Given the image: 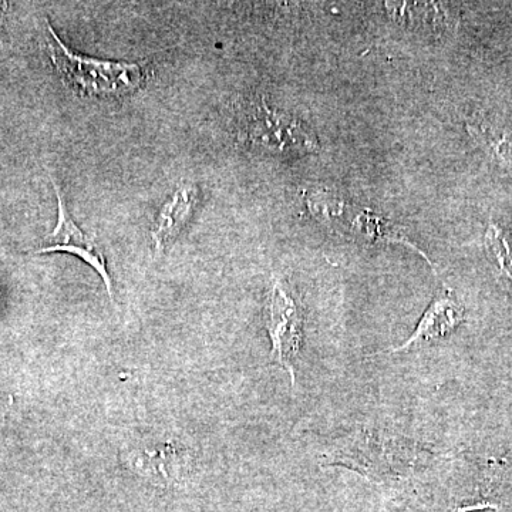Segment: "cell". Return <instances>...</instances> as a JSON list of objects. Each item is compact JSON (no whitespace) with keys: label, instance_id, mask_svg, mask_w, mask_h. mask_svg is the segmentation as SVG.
Segmentation results:
<instances>
[{"label":"cell","instance_id":"obj_1","mask_svg":"<svg viewBox=\"0 0 512 512\" xmlns=\"http://www.w3.org/2000/svg\"><path fill=\"white\" fill-rule=\"evenodd\" d=\"M47 33L50 59L64 82L79 93L120 96L134 92L146 80V67L143 64L109 62L76 55L64 45L50 23H47Z\"/></svg>","mask_w":512,"mask_h":512},{"label":"cell","instance_id":"obj_2","mask_svg":"<svg viewBox=\"0 0 512 512\" xmlns=\"http://www.w3.org/2000/svg\"><path fill=\"white\" fill-rule=\"evenodd\" d=\"M238 140L275 156H298L318 150V141L301 121L271 109L264 97L242 104L237 120Z\"/></svg>","mask_w":512,"mask_h":512},{"label":"cell","instance_id":"obj_3","mask_svg":"<svg viewBox=\"0 0 512 512\" xmlns=\"http://www.w3.org/2000/svg\"><path fill=\"white\" fill-rule=\"evenodd\" d=\"M266 328L271 336V357L286 369L291 376L292 386H295L293 362L301 350L302 313L298 303L279 284L274 285L269 296Z\"/></svg>","mask_w":512,"mask_h":512},{"label":"cell","instance_id":"obj_4","mask_svg":"<svg viewBox=\"0 0 512 512\" xmlns=\"http://www.w3.org/2000/svg\"><path fill=\"white\" fill-rule=\"evenodd\" d=\"M53 185H55L57 204H59V220H57L56 228L53 229L52 234L46 238L45 247L40 248L37 254L67 252V254L79 256L101 276L110 299L113 301V282H111L109 271H107L103 252H101L99 245L94 242L93 238L87 237L82 229L77 227L72 215L67 210V205L64 204L59 187L55 183Z\"/></svg>","mask_w":512,"mask_h":512},{"label":"cell","instance_id":"obj_5","mask_svg":"<svg viewBox=\"0 0 512 512\" xmlns=\"http://www.w3.org/2000/svg\"><path fill=\"white\" fill-rule=\"evenodd\" d=\"M464 318L466 315H464L463 306L451 296V293H440L431 302L430 308L424 313L413 335L403 345L396 346L392 350H384L382 353L390 355V353L403 352L412 346L444 338L448 333L453 332Z\"/></svg>","mask_w":512,"mask_h":512},{"label":"cell","instance_id":"obj_6","mask_svg":"<svg viewBox=\"0 0 512 512\" xmlns=\"http://www.w3.org/2000/svg\"><path fill=\"white\" fill-rule=\"evenodd\" d=\"M195 201H197L195 188L183 187L178 188L171 200L165 202L151 232L157 252L163 251L168 242L180 234L181 229L191 218Z\"/></svg>","mask_w":512,"mask_h":512},{"label":"cell","instance_id":"obj_7","mask_svg":"<svg viewBox=\"0 0 512 512\" xmlns=\"http://www.w3.org/2000/svg\"><path fill=\"white\" fill-rule=\"evenodd\" d=\"M485 251L495 268L512 285V238L495 222H491L485 232Z\"/></svg>","mask_w":512,"mask_h":512},{"label":"cell","instance_id":"obj_8","mask_svg":"<svg viewBox=\"0 0 512 512\" xmlns=\"http://www.w3.org/2000/svg\"><path fill=\"white\" fill-rule=\"evenodd\" d=\"M476 131H480V136H483L485 143L493 150L494 156L500 160V163L512 171V140L507 137L490 136L484 130Z\"/></svg>","mask_w":512,"mask_h":512},{"label":"cell","instance_id":"obj_9","mask_svg":"<svg viewBox=\"0 0 512 512\" xmlns=\"http://www.w3.org/2000/svg\"><path fill=\"white\" fill-rule=\"evenodd\" d=\"M3 6H5V3H0V10L3 9Z\"/></svg>","mask_w":512,"mask_h":512}]
</instances>
